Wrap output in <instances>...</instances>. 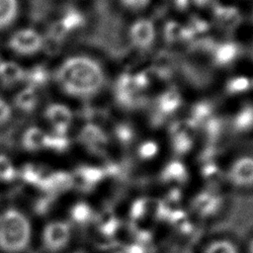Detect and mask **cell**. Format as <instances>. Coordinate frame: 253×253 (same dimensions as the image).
Wrapping results in <instances>:
<instances>
[{
    "mask_svg": "<svg viewBox=\"0 0 253 253\" xmlns=\"http://www.w3.org/2000/svg\"><path fill=\"white\" fill-rule=\"evenodd\" d=\"M54 80L66 95L87 98L101 89L105 77L101 65L95 59L83 54H74L58 64Z\"/></svg>",
    "mask_w": 253,
    "mask_h": 253,
    "instance_id": "6da1fadb",
    "label": "cell"
},
{
    "mask_svg": "<svg viewBox=\"0 0 253 253\" xmlns=\"http://www.w3.org/2000/svg\"><path fill=\"white\" fill-rule=\"evenodd\" d=\"M33 240V224L29 215L17 207L0 212V252L24 253Z\"/></svg>",
    "mask_w": 253,
    "mask_h": 253,
    "instance_id": "7a4b0ae2",
    "label": "cell"
},
{
    "mask_svg": "<svg viewBox=\"0 0 253 253\" xmlns=\"http://www.w3.org/2000/svg\"><path fill=\"white\" fill-rule=\"evenodd\" d=\"M72 233V223L68 219L52 218L41 230L42 247L46 253H61L69 246Z\"/></svg>",
    "mask_w": 253,
    "mask_h": 253,
    "instance_id": "3957f363",
    "label": "cell"
},
{
    "mask_svg": "<svg viewBox=\"0 0 253 253\" xmlns=\"http://www.w3.org/2000/svg\"><path fill=\"white\" fill-rule=\"evenodd\" d=\"M44 45L43 36L31 27L20 28L14 31L8 39L9 48L16 54L31 56L42 49Z\"/></svg>",
    "mask_w": 253,
    "mask_h": 253,
    "instance_id": "277c9868",
    "label": "cell"
},
{
    "mask_svg": "<svg viewBox=\"0 0 253 253\" xmlns=\"http://www.w3.org/2000/svg\"><path fill=\"white\" fill-rule=\"evenodd\" d=\"M229 186L238 191L253 189V156L244 155L236 158L224 174Z\"/></svg>",
    "mask_w": 253,
    "mask_h": 253,
    "instance_id": "5b68a950",
    "label": "cell"
},
{
    "mask_svg": "<svg viewBox=\"0 0 253 253\" xmlns=\"http://www.w3.org/2000/svg\"><path fill=\"white\" fill-rule=\"evenodd\" d=\"M192 210L203 218L217 215L224 207V198L215 191H201L191 202Z\"/></svg>",
    "mask_w": 253,
    "mask_h": 253,
    "instance_id": "8992f818",
    "label": "cell"
},
{
    "mask_svg": "<svg viewBox=\"0 0 253 253\" xmlns=\"http://www.w3.org/2000/svg\"><path fill=\"white\" fill-rule=\"evenodd\" d=\"M44 119L50 125L52 133L66 135L71 126L73 115L66 105L61 103H52L45 108Z\"/></svg>",
    "mask_w": 253,
    "mask_h": 253,
    "instance_id": "52a82bcc",
    "label": "cell"
},
{
    "mask_svg": "<svg viewBox=\"0 0 253 253\" xmlns=\"http://www.w3.org/2000/svg\"><path fill=\"white\" fill-rule=\"evenodd\" d=\"M196 128L190 120L177 122L171 126L173 149L176 153L184 154L191 149Z\"/></svg>",
    "mask_w": 253,
    "mask_h": 253,
    "instance_id": "ba28073f",
    "label": "cell"
},
{
    "mask_svg": "<svg viewBox=\"0 0 253 253\" xmlns=\"http://www.w3.org/2000/svg\"><path fill=\"white\" fill-rule=\"evenodd\" d=\"M129 36L133 45L139 48L149 47L155 38V30L152 22L147 19H140L133 23Z\"/></svg>",
    "mask_w": 253,
    "mask_h": 253,
    "instance_id": "9c48e42d",
    "label": "cell"
},
{
    "mask_svg": "<svg viewBox=\"0 0 253 253\" xmlns=\"http://www.w3.org/2000/svg\"><path fill=\"white\" fill-rule=\"evenodd\" d=\"M84 23L83 16L75 9H67L64 11L55 26V36L63 38L66 34L77 31Z\"/></svg>",
    "mask_w": 253,
    "mask_h": 253,
    "instance_id": "30bf717a",
    "label": "cell"
},
{
    "mask_svg": "<svg viewBox=\"0 0 253 253\" xmlns=\"http://www.w3.org/2000/svg\"><path fill=\"white\" fill-rule=\"evenodd\" d=\"M26 69L12 60L0 61V82L6 86L16 85L25 80Z\"/></svg>",
    "mask_w": 253,
    "mask_h": 253,
    "instance_id": "8fae6325",
    "label": "cell"
},
{
    "mask_svg": "<svg viewBox=\"0 0 253 253\" xmlns=\"http://www.w3.org/2000/svg\"><path fill=\"white\" fill-rule=\"evenodd\" d=\"M48 133L39 126L28 127L22 135V144L25 148L32 151L46 149Z\"/></svg>",
    "mask_w": 253,
    "mask_h": 253,
    "instance_id": "7c38bea8",
    "label": "cell"
},
{
    "mask_svg": "<svg viewBox=\"0 0 253 253\" xmlns=\"http://www.w3.org/2000/svg\"><path fill=\"white\" fill-rule=\"evenodd\" d=\"M200 253H242V251L234 240L221 236L208 241Z\"/></svg>",
    "mask_w": 253,
    "mask_h": 253,
    "instance_id": "4fadbf2b",
    "label": "cell"
},
{
    "mask_svg": "<svg viewBox=\"0 0 253 253\" xmlns=\"http://www.w3.org/2000/svg\"><path fill=\"white\" fill-rule=\"evenodd\" d=\"M20 14V0H0V31L10 28Z\"/></svg>",
    "mask_w": 253,
    "mask_h": 253,
    "instance_id": "5bb4252c",
    "label": "cell"
},
{
    "mask_svg": "<svg viewBox=\"0 0 253 253\" xmlns=\"http://www.w3.org/2000/svg\"><path fill=\"white\" fill-rule=\"evenodd\" d=\"M39 102L38 89L27 85L25 88L21 89L19 93H17L14 104L15 107L18 108L21 112H32L35 110Z\"/></svg>",
    "mask_w": 253,
    "mask_h": 253,
    "instance_id": "9a60e30c",
    "label": "cell"
},
{
    "mask_svg": "<svg viewBox=\"0 0 253 253\" xmlns=\"http://www.w3.org/2000/svg\"><path fill=\"white\" fill-rule=\"evenodd\" d=\"M181 106V96L175 89L164 92L157 100V111L162 116L171 115Z\"/></svg>",
    "mask_w": 253,
    "mask_h": 253,
    "instance_id": "2e32d148",
    "label": "cell"
},
{
    "mask_svg": "<svg viewBox=\"0 0 253 253\" xmlns=\"http://www.w3.org/2000/svg\"><path fill=\"white\" fill-rule=\"evenodd\" d=\"M80 136L84 143L94 148H100L104 146L108 141L106 133L100 126L95 124H89L85 126L80 133Z\"/></svg>",
    "mask_w": 253,
    "mask_h": 253,
    "instance_id": "e0dca14e",
    "label": "cell"
},
{
    "mask_svg": "<svg viewBox=\"0 0 253 253\" xmlns=\"http://www.w3.org/2000/svg\"><path fill=\"white\" fill-rule=\"evenodd\" d=\"M163 181L171 185H180L187 178L186 167L178 160L168 163L161 172Z\"/></svg>",
    "mask_w": 253,
    "mask_h": 253,
    "instance_id": "ac0fdd59",
    "label": "cell"
},
{
    "mask_svg": "<svg viewBox=\"0 0 253 253\" xmlns=\"http://www.w3.org/2000/svg\"><path fill=\"white\" fill-rule=\"evenodd\" d=\"M214 15L218 24L225 29L235 28L241 21V16L234 7H217Z\"/></svg>",
    "mask_w": 253,
    "mask_h": 253,
    "instance_id": "d6986e66",
    "label": "cell"
},
{
    "mask_svg": "<svg viewBox=\"0 0 253 253\" xmlns=\"http://www.w3.org/2000/svg\"><path fill=\"white\" fill-rule=\"evenodd\" d=\"M238 46L232 42H225L215 47L214 61L219 65L231 63L238 55Z\"/></svg>",
    "mask_w": 253,
    "mask_h": 253,
    "instance_id": "ffe728a7",
    "label": "cell"
},
{
    "mask_svg": "<svg viewBox=\"0 0 253 253\" xmlns=\"http://www.w3.org/2000/svg\"><path fill=\"white\" fill-rule=\"evenodd\" d=\"M18 175L19 171L13 159L7 154L0 153V183H11L18 177Z\"/></svg>",
    "mask_w": 253,
    "mask_h": 253,
    "instance_id": "44dd1931",
    "label": "cell"
},
{
    "mask_svg": "<svg viewBox=\"0 0 253 253\" xmlns=\"http://www.w3.org/2000/svg\"><path fill=\"white\" fill-rule=\"evenodd\" d=\"M253 126V106L243 107L233 119V127L237 131H245Z\"/></svg>",
    "mask_w": 253,
    "mask_h": 253,
    "instance_id": "7402d4cb",
    "label": "cell"
},
{
    "mask_svg": "<svg viewBox=\"0 0 253 253\" xmlns=\"http://www.w3.org/2000/svg\"><path fill=\"white\" fill-rule=\"evenodd\" d=\"M47 78L46 70L41 66L34 67L31 70L26 69L25 80L28 81V85L38 89L41 85H42Z\"/></svg>",
    "mask_w": 253,
    "mask_h": 253,
    "instance_id": "603a6c76",
    "label": "cell"
},
{
    "mask_svg": "<svg viewBox=\"0 0 253 253\" xmlns=\"http://www.w3.org/2000/svg\"><path fill=\"white\" fill-rule=\"evenodd\" d=\"M252 82L249 78L245 76H237L231 78L226 86L227 92L229 94H239L245 92L251 88Z\"/></svg>",
    "mask_w": 253,
    "mask_h": 253,
    "instance_id": "cb8c5ba5",
    "label": "cell"
},
{
    "mask_svg": "<svg viewBox=\"0 0 253 253\" xmlns=\"http://www.w3.org/2000/svg\"><path fill=\"white\" fill-rule=\"evenodd\" d=\"M164 36L168 42L185 40V27L177 22H169L164 28Z\"/></svg>",
    "mask_w": 253,
    "mask_h": 253,
    "instance_id": "d4e9b609",
    "label": "cell"
},
{
    "mask_svg": "<svg viewBox=\"0 0 253 253\" xmlns=\"http://www.w3.org/2000/svg\"><path fill=\"white\" fill-rule=\"evenodd\" d=\"M158 152V145L155 141L152 140H146L144 142H142L137 150L138 156L141 159L144 160H148L153 158Z\"/></svg>",
    "mask_w": 253,
    "mask_h": 253,
    "instance_id": "484cf974",
    "label": "cell"
},
{
    "mask_svg": "<svg viewBox=\"0 0 253 253\" xmlns=\"http://www.w3.org/2000/svg\"><path fill=\"white\" fill-rule=\"evenodd\" d=\"M13 116L12 105L3 97H0V126L9 123Z\"/></svg>",
    "mask_w": 253,
    "mask_h": 253,
    "instance_id": "4316f807",
    "label": "cell"
},
{
    "mask_svg": "<svg viewBox=\"0 0 253 253\" xmlns=\"http://www.w3.org/2000/svg\"><path fill=\"white\" fill-rule=\"evenodd\" d=\"M117 135L123 142H128L132 138V130L126 126H121L117 128Z\"/></svg>",
    "mask_w": 253,
    "mask_h": 253,
    "instance_id": "83f0119b",
    "label": "cell"
},
{
    "mask_svg": "<svg viewBox=\"0 0 253 253\" xmlns=\"http://www.w3.org/2000/svg\"><path fill=\"white\" fill-rule=\"evenodd\" d=\"M124 3L131 8H141L145 6L148 0H123Z\"/></svg>",
    "mask_w": 253,
    "mask_h": 253,
    "instance_id": "f1b7e54d",
    "label": "cell"
},
{
    "mask_svg": "<svg viewBox=\"0 0 253 253\" xmlns=\"http://www.w3.org/2000/svg\"><path fill=\"white\" fill-rule=\"evenodd\" d=\"M175 3L179 9H187L193 4H198V0H175Z\"/></svg>",
    "mask_w": 253,
    "mask_h": 253,
    "instance_id": "f546056e",
    "label": "cell"
},
{
    "mask_svg": "<svg viewBox=\"0 0 253 253\" xmlns=\"http://www.w3.org/2000/svg\"><path fill=\"white\" fill-rule=\"evenodd\" d=\"M244 252L245 253H253V236H251L249 238V240L247 241Z\"/></svg>",
    "mask_w": 253,
    "mask_h": 253,
    "instance_id": "4dcf8cb0",
    "label": "cell"
}]
</instances>
